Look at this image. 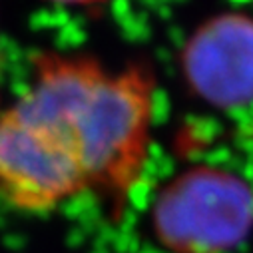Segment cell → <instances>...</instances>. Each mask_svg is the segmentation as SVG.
<instances>
[{
  "instance_id": "277c9868",
  "label": "cell",
  "mask_w": 253,
  "mask_h": 253,
  "mask_svg": "<svg viewBox=\"0 0 253 253\" xmlns=\"http://www.w3.org/2000/svg\"><path fill=\"white\" fill-rule=\"evenodd\" d=\"M179 68L198 100L239 122L253 118V16L221 12L204 20L183 42Z\"/></svg>"
},
{
  "instance_id": "7a4b0ae2",
  "label": "cell",
  "mask_w": 253,
  "mask_h": 253,
  "mask_svg": "<svg viewBox=\"0 0 253 253\" xmlns=\"http://www.w3.org/2000/svg\"><path fill=\"white\" fill-rule=\"evenodd\" d=\"M152 227L166 253H231L253 231V187L229 169L194 166L158 194Z\"/></svg>"
},
{
  "instance_id": "8992f818",
  "label": "cell",
  "mask_w": 253,
  "mask_h": 253,
  "mask_svg": "<svg viewBox=\"0 0 253 253\" xmlns=\"http://www.w3.org/2000/svg\"><path fill=\"white\" fill-rule=\"evenodd\" d=\"M130 253H166V251H160V249H140V251H130Z\"/></svg>"
},
{
  "instance_id": "5b68a950",
  "label": "cell",
  "mask_w": 253,
  "mask_h": 253,
  "mask_svg": "<svg viewBox=\"0 0 253 253\" xmlns=\"http://www.w3.org/2000/svg\"><path fill=\"white\" fill-rule=\"evenodd\" d=\"M46 2H52L58 6H70V8H100L108 4L110 0H46Z\"/></svg>"
},
{
  "instance_id": "6da1fadb",
  "label": "cell",
  "mask_w": 253,
  "mask_h": 253,
  "mask_svg": "<svg viewBox=\"0 0 253 253\" xmlns=\"http://www.w3.org/2000/svg\"><path fill=\"white\" fill-rule=\"evenodd\" d=\"M52 122L74 148L88 194L116 217L144 177L156 112V80L148 66L108 70L90 56L40 52L32 82L18 98Z\"/></svg>"
},
{
  "instance_id": "3957f363",
  "label": "cell",
  "mask_w": 253,
  "mask_h": 253,
  "mask_svg": "<svg viewBox=\"0 0 253 253\" xmlns=\"http://www.w3.org/2000/svg\"><path fill=\"white\" fill-rule=\"evenodd\" d=\"M82 194L88 181L64 134L20 100L0 110V206L46 213Z\"/></svg>"
}]
</instances>
